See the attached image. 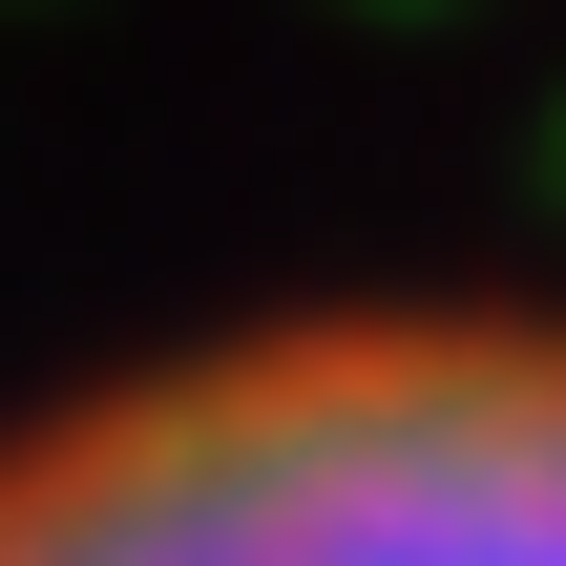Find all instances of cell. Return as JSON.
Wrapping results in <instances>:
<instances>
[{
    "instance_id": "obj_1",
    "label": "cell",
    "mask_w": 566,
    "mask_h": 566,
    "mask_svg": "<svg viewBox=\"0 0 566 566\" xmlns=\"http://www.w3.org/2000/svg\"><path fill=\"white\" fill-rule=\"evenodd\" d=\"M0 566H566V273L294 294L42 378Z\"/></svg>"
}]
</instances>
